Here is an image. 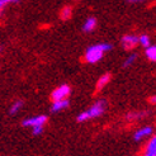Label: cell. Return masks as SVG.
Segmentation results:
<instances>
[{"mask_svg": "<svg viewBox=\"0 0 156 156\" xmlns=\"http://www.w3.org/2000/svg\"><path fill=\"white\" fill-rule=\"evenodd\" d=\"M150 103L156 105V95H154V97H151V98H150Z\"/></svg>", "mask_w": 156, "mask_h": 156, "instance_id": "obj_19", "label": "cell"}, {"mask_svg": "<svg viewBox=\"0 0 156 156\" xmlns=\"http://www.w3.org/2000/svg\"><path fill=\"white\" fill-rule=\"evenodd\" d=\"M19 0H0V12H2L3 9H5V8L12 4V3H18Z\"/></svg>", "mask_w": 156, "mask_h": 156, "instance_id": "obj_17", "label": "cell"}, {"mask_svg": "<svg viewBox=\"0 0 156 156\" xmlns=\"http://www.w3.org/2000/svg\"><path fill=\"white\" fill-rule=\"evenodd\" d=\"M95 27H97V19L94 17H90L85 20V23L83 24V30L85 33H90L95 29Z\"/></svg>", "mask_w": 156, "mask_h": 156, "instance_id": "obj_9", "label": "cell"}, {"mask_svg": "<svg viewBox=\"0 0 156 156\" xmlns=\"http://www.w3.org/2000/svg\"><path fill=\"white\" fill-rule=\"evenodd\" d=\"M138 43L142 46V47H149L150 46V37L147 36V34H142V36H140L138 37Z\"/></svg>", "mask_w": 156, "mask_h": 156, "instance_id": "obj_15", "label": "cell"}, {"mask_svg": "<svg viewBox=\"0 0 156 156\" xmlns=\"http://www.w3.org/2000/svg\"><path fill=\"white\" fill-rule=\"evenodd\" d=\"M71 15H73V10H71V8H70V6H65L64 9L61 10V18L64 20L70 19V18H71Z\"/></svg>", "mask_w": 156, "mask_h": 156, "instance_id": "obj_14", "label": "cell"}, {"mask_svg": "<svg viewBox=\"0 0 156 156\" xmlns=\"http://www.w3.org/2000/svg\"><path fill=\"white\" fill-rule=\"evenodd\" d=\"M111 79H112V75L111 74H104V75L100 76L98 83H97V90L104 89V87H105V85H108V83L111 81Z\"/></svg>", "mask_w": 156, "mask_h": 156, "instance_id": "obj_10", "label": "cell"}, {"mask_svg": "<svg viewBox=\"0 0 156 156\" xmlns=\"http://www.w3.org/2000/svg\"><path fill=\"white\" fill-rule=\"evenodd\" d=\"M43 132V126H37V127H33L32 128V133L34 136H38V135H41Z\"/></svg>", "mask_w": 156, "mask_h": 156, "instance_id": "obj_18", "label": "cell"}, {"mask_svg": "<svg viewBox=\"0 0 156 156\" xmlns=\"http://www.w3.org/2000/svg\"><path fill=\"white\" fill-rule=\"evenodd\" d=\"M23 107V102L22 100H17V102H14L12 105H10V109H9V113L10 114H17Z\"/></svg>", "mask_w": 156, "mask_h": 156, "instance_id": "obj_13", "label": "cell"}, {"mask_svg": "<svg viewBox=\"0 0 156 156\" xmlns=\"http://www.w3.org/2000/svg\"><path fill=\"white\" fill-rule=\"evenodd\" d=\"M145 55L150 61L156 62V46H149V47H146Z\"/></svg>", "mask_w": 156, "mask_h": 156, "instance_id": "obj_11", "label": "cell"}, {"mask_svg": "<svg viewBox=\"0 0 156 156\" xmlns=\"http://www.w3.org/2000/svg\"><path fill=\"white\" fill-rule=\"evenodd\" d=\"M137 58V55H131V56H128L126 58V61L123 62V67H128L129 65H132L135 62V60Z\"/></svg>", "mask_w": 156, "mask_h": 156, "instance_id": "obj_16", "label": "cell"}, {"mask_svg": "<svg viewBox=\"0 0 156 156\" xmlns=\"http://www.w3.org/2000/svg\"><path fill=\"white\" fill-rule=\"evenodd\" d=\"M46 122H47V115L40 114V115H34V117H29V118L23 121L22 124L24 127L33 128V127H37V126H44Z\"/></svg>", "mask_w": 156, "mask_h": 156, "instance_id": "obj_4", "label": "cell"}, {"mask_svg": "<svg viewBox=\"0 0 156 156\" xmlns=\"http://www.w3.org/2000/svg\"><path fill=\"white\" fill-rule=\"evenodd\" d=\"M70 87L67 84H62L60 87H57L56 89H53V91L51 93V99L52 100H62V99H67V97L70 95Z\"/></svg>", "mask_w": 156, "mask_h": 156, "instance_id": "obj_3", "label": "cell"}, {"mask_svg": "<svg viewBox=\"0 0 156 156\" xmlns=\"http://www.w3.org/2000/svg\"><path fill=\"white\" fill-rule=\"evenodd\" d=\"M138 44V37L135 34H126L122 37V47L124 50H133Z\"/></svg>", "mask_w": 156, "mask_h": 156, "instance_id": "obj_5", "label": "cell"}, {"mask_svg": "<svg viewBox=\"0 0 156 156\" xmlns=\"http://www.w3.org/2000/svg\"><path fill=\"white\" fill-rule=\"evenodd\" d=\"M69 107V100L67 99H62V100H53V103L51 105V112L57 113L66 109Z\"/></svg>", "mask_w": 156, "mask_h": 156, "instance_id": "obj_8", "label": "cell"}, {"mask_svg": "<svg viewBox=\"0 0 156 156\" xmlns=\"http://www.w3.org/2000/svg\"><path fill=\"white\" fill-rule=\"evenodd\" d=\"M107 109V102L105 100H98L93 104L89 109L87 111L81 112L79 115H77V122H87L89 119H93V118H97V117L102 115Z\"/></svg>", "mask_w": 156, "mask_h": 156, "instance_id": "obj_2", "label": "cell"}, {"mask_svg": "<svg viewBox=\"0 0 156 156\" xmlns=\"http://www.w3.org/2000/svg\"><path fill=\"white\" fill-rule=\"evenodd\" d=\"M112 50V44L111 43H97L94 46H90L87 50L84 55V60L88 62V64H97L98 61L102 60V57L104 56V53Z\"/></svg>", "mask_w": 156, "mask_h": 156, "instance_id": "obj_1", "label": "cell"}, {"mask_svg": "<svg viewBox=\"0 0 156 156\" xmlns=\"http://www.w3.org/2000/svg\"><path fill=\"white\" fill-rule=\"evenodd\" d=\"M128 2H132V3H138V2H142V0H128Z\"/></svg>", "mask_w": 156, "mask_h": 156, "instance_id": "obj_20", "label": "cell"}, {"mask_svg": "<svg viewBox=\"0 0 156 156\" xmlns=\"http://www.w3.org/2000/svg\"><path fill=\"white\" fill-rule=\"evenodd\" d=\"M151 135H152V127H151V126H145V127L138 128V129L135 132L133 138L136 140V141H141V140L149 137V136H151Z\"/></svg>", "mask_w": 156, "mask_h": 156, "instance_id": "obj_7", "label": "cell"}, {"mask_svg": "<svg viewBox=\"0 0 156 156\" xmlns=\"http://www.w3.org/2000/svg\"><path fill=\"white\" fill-rule=\"evenodd\" d=\"M141 156H156V135H154L149 140Z\"/></svg>", "mask_w": 156, "mask_h": 156, "instance_id": "obj_6", "label": "cell"}, {"mask_svg": "<svg viewBox=\"0 0 156 156\" xmlns=\"http://www.w3.org/2000/svg\"><path fill=\"white\" fill-rule=\"evenodd\" d=\"M147 113L146 112H131L126 115V118L128 121H137V119H141L146 115Z\"/></svg>", "mask_w": 156, "mask_h": 156, "instance_id": "obj_12", "label": "cell"}]
</instances>
